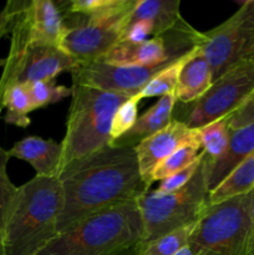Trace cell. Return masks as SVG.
Here are the masks:
<instances>
[{
    "instance_id": "f546056e",
    "label": "cell",
    "mask_w": 254,
    "mask_h": 255,
    "mask_svg": "<svg viewBox=\"0 0 254 255\" xmlns=\"http://www.w3.org/2000/svg\"><path fill=\"white\" fill-rule=\"evenodd\" d=\"M246 255H254V189L252 191L251 216H249V231L248 241H247Z\"/></svg>"
},
{
    "instance_id": "d4e9b609",
    "label": "cell",
    "mask_w": 254,
    "mask_h": 255,
    "mask_svg": "<svg viewBox=\"0 0 254 255\" xmlns=\"http://www.w3.org/2000/svg\"><path fill=\"white\" fill-rule=\"evenodd\" d=\"M26 89L34 111L49 106V105L56 104L66 99L67 96H71V87L55 84V80L34 82V84L26 85Z\"/></svg>"
},
{
    "instance_id": "f1b7e54d",
    "label": "cell",
    "mask_w": 254,
    "mask_h": 255,
    "mask_svg": "<svg viewBox=\"0 0 254 255\" xmlns=\"http://www.w3.org/2000/svg\"><path fill=\"white\" fill-rule=\"evenodd\" d=\"M229 127L232 131L234 129L242 128V127L247 126L249 124L254 122V92L251 95L246 104L242 107H239L234 114H232L228 117Z\"/></svg>"
},
{
    "instance_id": "7402d4cb",
    "label": "cell",
    "mask_w": 254,
    "mask_h": 255,
    "mask_svg": "<svg viewBox=\"0 0 254 255\" xmlns=\"http://www.w3.org/2000/svg\"><path fill=\"white\" fill-rule=\"evenodd\" d=\"M194 226L184 227L149 242H143L137 248L136 255H173L189 243Z\"/></svg>"
},
{
    "instance_id": "6da1fadb",
    "label": "cell",
    "mask_w": 254,
    "mask_h": 255,
    "mask_svg": "<svg viewBox=\"0 0 254 255\" xmlns=\"http://www.w3.org/2000/svg\"><path fill=\"white\" fill-rule=\"evenodd\" d=\"M62 211L57 229L69 231L90 216L137 201L149 187L139 172L134 147L109 146L67 163L59 174Z\"/></svg>"
},
{
    "instance_id": "e0dca14e",
    "label": "cell",
    "mask_w": 254,
    "mask_h": 255,
    "mask_svg": "<svg viewBox=\"0 0 254 255\" xmlns=\"http://www.w3.org/2000/svg\"><path fill=\"white\" fill-rule=\"evenodd\" d=\"M179 0H137L128 24L146 20L153 25L154 36L174 29L183 20Z\"/></svg>"
},
{
    "instance_id": "4fadbf2b",
    "label": "cell",
    "mask_w": 254,
    "mask_h": 255,
    "mask_svg": "<svg viewBox=\"0 0 254 255\" xmlns=\"http://www.w3.org/2000/svg\"><path fill=\"white\" fill-rule=\"evenodd\" d=\"M254 153V122L231 132L228 147L221 158L208 162L203 157L204 174L209 192L213 191L239 163Z\"/></svg>"
},
{
    "instance_id": "ffe728a7",
    "label": "cell",
    "mask_w": 254,
    "mask_h": 255,
    "mask_svg": "<svg viewBox=\"0 0 254 255\" xmlns=\"http://www.w3.org/2000/svg\"><path fill=\"white\" fill-rule=\"evenodd\" d=\"M228 117L219 119L198 128L201 134L202 153L206 161H217L226 152L232 132Z\"/></svg>"
},
{
    "instance_id": "8992f818",
    "label": "cell",
    "mask_w": 254,
    "mask_h": 255,
    "mask_svg": "<svg viewBox=\"0 0 254 255\" xmlns=\"http://www.w3.org/2000/svg\"><path fill=\"white\" fill-rule=\"evenodd\" d=\"M137 0H126L119 9L99 16L64 14L59 49L79 65L99 61L120 41Z\"/></svg>"
},
{
    "instance_id": "277c9868",
    "label": "cell",
    "mask_w": 254,
    "mask_h": 255,
    "mask_svg": "<svg viewBox=\"0 0 254 255\" xmlns=\"http://www.w3.org/2000/svg\"><path fill=\"white\" fill-rule=\"evenodd\" d=\"M129 99L127 95L72 84L66 131L61 142V169L111 143L110 132L115 112Z\"/></svg>"
},
{
    "instance_id": "603a6c76",
    "label": "cell",
    "mask_w": 254,
    "mask_h": 255,
    "mask_svg": "<svg viewBox=\"0 0 254 255\" xmlns=\"http://www.w3.org/2000/svg\"><path fill=\"white\" fill-rule=\"evenodd\" d=\"M9 159V152L0 144V237L4 234L19 193V187L12 183L7 174Z\"/></svg>"
},
{
    "instance_id": "7a4b0ae2",
    "label": "cell",
    "mask_w": 254,
    "mask_h": 255,
    "mask_svg": "<svg viewBox=\"0 0 254 255\" xmlns=\"http://www.w3.org/2000/svg\"><path fill=\"white\" fill-rule=\"evenodd\" d=\"M62 203L59 177L35 176L20 186L2 234L6 255H36L56 238Z\"/></svg>"
},
{
    "instance_id": "d6a6232c",
    "label": "cell",
    "mask_w": 254,
    "mask_h": 255,
    "mask_svg": "<svg viewBox=\"0 0 254 255\" xmlns=\"http://www.w3.org/2000/svg\"><path fill=\"white\" fill-rule=\"evenodd\" d=\"M138 246H139V244H138ZM138 246L134 247V248L128 249V251H127V252H125V253H122V254H120V255H136L137 248H138Z\"/></svg>"
},
{
    "instance_id": "1f68e13d",
    "label": "cell",
    "mask_w": 254,
    "mask_h": 255,
    "mask_svg": "<svg viewBox=\"0 0 254 255\" xmlns=\"http://www.w3.org/2000/svg\"><path fill=\"white\" fill-rule=\"evenodd\" d=\"M199 253H201V251H199L197 247H194L193 244L188 243L186 247H183L181 251H178L173 255H199Z\"/></svg>"
},
{
    "instance_id": "5b68a950",
    "label": "cell",
    "mask_w": 254,
    "mask_h": 255,
    "mask_svg": "<svg viewBox=\"0 0 254 255\" xmlns=\"http://www.w3.org/2000/svg\"><path fill=\"white\" fill-rule=\"evenodd\" d=\"M208 198L209 189L202 156L199 168L183 188L168 194L147 191L137 199L143 222L144 242L153 241L177 229L196 224L208 208Z\"/></svg>"
},
{
    "instance_id": "30bf717a",
    "label": "cell",
    "mask_w": 254,
    "mask_h": 255,
    "mask_svg": "<svg viewBox=\"0 0 254 255\" xmlns=\"http://www.w3.org/2000/svg\"><path fill=\"white\" fill-rule=\"evenodd\" d=\"M77 65L57 46L31 44L10 34L9 54L4 59L0 76V99L10 86L51 81L62 72H71Z\"/></svg>"
},
{
    "instance_id": "836d02e7",
    "label": "cell",
    "mask_w": 254,
    "mask_h": 255,
    "mask_svg": "<svg viewBox=\"0 0 254 255\" xmlns=\"http://www.w3.org/2000/svg\"><path fill=\"white\" fill-rule=\"evenodd\" d=\"M0 255H6V253H5L4 243H2V237H0Z\"/></svg>"
},
{
    "instance_id": "52a82bcc",
    "label": "cell",
    "mask_w": 254,
    "mask_h": 255,
    "mask_svg": "<svg viewBox=\"0 0 254 255\" xmlns=\"http://www.w3.org/2000/svg\"><path fill=\"white\" fill-rule=\"evenodd\" d=\"M251 201L252 192L208 206L189 243L213 255H246Z\"/></svg>"
},
{
    "instance_id": "9a60e30c",
    "label": "cell",
    "mask_w": 254,
    "mask_h": 255,
    "mask_svg": "<svg viewBox=\"0 0 254 255\" xmlns=\"http://www.w3.org/2000/svg\"><path fill=\"white\" fill-rule=\"evenodd\" d=\"M213 84L212 70L206 56L197 45L184 60L181 67L174 96L183 105L201 99Z\"/></svg>"
},
{
    "instance_id": "cb8c5ba5",
    "label": "cell",
    "mask_w": 254,
    "mask_h": 255,
    "mask_svg": "<svg viewBox=\"0 0 254 255\" xmlns=\"http://www.w3.org/2000/svg\"><path fill=\"white\" fill-rule=\"evenodd\" d=\"M187 55L182 57V59H179L178 61L173 62V64H171L169 66H167L166 69H163L162 71H159L158 74H157L156 76L142 89V91L137 95V99L141 101L142 99H148V97H163L167 96V95H174L177 89V82H178L179 71H181V67L182 65H183L184 60H186Z\"/></svg>"
},
{
    "instance_id": "d6986e66",
    "label": "cell",
    "mask_w": 254,
    "mask_h": 255,
    "mask_svg": "<svg viewBox=\"0 0 254 255\" xmlns=\"http://www.w3.org/2000/svg\"><path fill=\"white\" fill-rule=\"evenodd\" d=\"M0 109L6 110L5 122L16 127L25 128L30 125V112H32L31 100L26 85L10 86L0 99Z\"/></svg>"
},
{
    "instance_id": "5bb4252c",
    "label": "cell",
    "mask_w": 254,
    "mask_h": 255,
    "mask_svg": "<svg viewBox=\"0 0 254 255\" xmlns=\"http://www.w3.org/2000/svg\"><path fill=\"white\" fill-rule=\"evenodd\" d=\"M7 152L10 157L27 162L36 171V176L59 177L62 161L61 142L27 136L17 141Z\"/></svg>"
},
{
    "instance_id": "7c38bea8",
    "label": "cell",
    "mask_w": 254,
    "mask_h": 255,
    "mask_svg": "<svg viewBox=\"0 0 254 255\" xmlns=\"http://www.w3.org/2000/svg\"><path fill=\"white\" fill-rule=\"evenodd\" d=\"M199 137L198 128H191L184 122L173 119L164 128L136 144L137 161L139 172L148 187H151V177L156 167L173 153L178 147Z\"/></svg>"
},
{
    "instance_id": "2e32d148",
    "label": "cell",
    "mask_w": 254,
    "mask_h": 255,
    "mask_svg": "<svg viewBox=\"0 0 254 255\" xmlns=\"http://www.w3.org/2000/svg\"><path fill=\"white\" fill-rule=\"evenodd\" d=\"M176 102L177 100L174 95L161 97L157 104H154L151 109L147 110L143 115L137 119L136 124L128 132L110 144L120 147H136V144H138L139 142L171 124L173 120V110Z\"/></svg>"
},
{
    "instance_id": "44dd1931",
    "label": "cell",
    "mask_w": 254,
    "mask_h": 255,
    "mask_svg": "<svg viewBox=\"0 0 254 255\" xmlns=\"http://www.w3.org/2000/svg\"><path fill=\"white\" fill-rule=\"evenodd\" d=\"M199 149H202L201 134H199V137L194 138L193 141L182 144L173 153L169 154L162 163H159L153 171V173H152L151 183L157 181H163V179L168 178L172 174L182 171L186 167H188L189 164L196 162L198 159L199 154H201Z\"/></svg>"
},
{
    "instance_id": "4dcf8cb0",
    "label": "cell",
    "mask_w": 254,
    "mask_h": 255,
    "mask_svg": "<svg viewBox=\"0 0 254 255\" xmlns=\"http://www.w3.org/2000/svg\"><path fill=\"white\" fill-rule=\"evenodd\" d=\"M9 34V21L4 10L0 11V39ZM0 66H4V59H0Z\"/></svg>"
},
{
    "instance_id": "4316f807",
    "label": "cell",
    "mask_w": 254,
    "mask_h": 255,
    "mask_svg": "<svg viewBox=\"0 0 254 255\" xmlns=\"http://www.w3.org/2000/svg\"><path fill=\"white\" fill-rule=\"evenodd\" d=\"M202 156H203V154H202V152H201V154H199L198 159H197L196 162H193L192 164H189L188 167H186V168L182 169V171L172 174V176H169L168 178L161 181L158 188L156 189V193L168 194V193H173V192L183 188V187L186 186V184L188 183L192 178H193V176L196 174L197 169L199 168V164H201V162H202Z\"/></svg>"
},
{
    "instance_id": "ba28073f",
    "label": "cell",
    "mask_w": 254,
    "mask_h": 255,
    "mask_svg": "<svg viewBox=\"0 0 254 255\" xmlns=\"http://www.w3.org/2000/svg\"><path fill=\"white\" fill-rule=\"evenodd\" d=\"M212 70L213 82L231 67L254 59V0L242 2L239 9L218 26L202 32L198 44Z\"/></svg>"
},
{
    "instance_id": "8fae6325",
    "label": "cell",
    "mask_w": 254,
    "mask_h": 255,
    "mask_svg": "<svg viewBox=\"0 0 254 255\" xmlns=\"http://www.w3.org/2000/svg\"><path fill=\"white\" fill-rule=\"evenodd\" d=\"M171 64L154 67L116 66L94 61L77 65L71 71L72 84L134 97L144 86Z\"/></svg>"
},
{
    "instance_id": "83f0119b",
    "label": "cell",
    "mask_w": 254,
    "mask_h": 255,
    "mask_svg": "<svg viewBox=\"0 0 254 255\" xmlns=\"http://www.w3.org/2000/svg\"><path fill=\"white\" fill-rule=\"evenodd\" d=\"M149 36H154L153 25L146 20H139V21H134L127 25V27L122 32L121 37H120V41L142 42L151 39Z\"/></svg>"
},
{
    "instance_id": "9c48e42d",
    "label": "cell",
    "mask_w": 254,
    "mask_h": 255,
    "mask_svg": "<svg viewBox=\"0 0 254 255\" xmlns=\"http://www.w3.org/2000/svg\"><path fill=\"white\" fill-rule=\"evenodd\" d=\"M254 92V59L234 65L212 84L197 101L187 105L178 121L191 128H201L211 122L231 116Z\"/></svg>"
},
{
    "instance_id": "ac0fdd59",
    "label": "cell",
    "mask_w": 254,
    "mask_h": 255,
    "mask_svg": "<svg viewBox=\"0 0 254 255\" xmlns=\"http://www.w3.org/2000/svg\"><path fill=\"white\" fill-rule=\"evenodd\" d=\"M254 189V153L239 163L213 191L209 192V206L234 197L251 193Z\"/></svg>"
},
{
    "instance_id": "3957f363",
    "label": "cell",
    "mask_w": 254,
    "mask_h": 255,
    "mask_svg": "<svg viewBox=\"0 0 254 255\" xmlns=\"http://www.w3.org/2000/svg\"><path fill=\"white\" fill-rule=\"evenodd\" d=\"M143 242V222L133 201L92 214L36 255H120Z\"/></svg>"
},
{
    "instance_id": "484cf974",
    "label": "cell",
    "mask_w": 254,
    "mask_h": 255,
    "mask_svg": "<svg viewBox=\"0 0 254 255\" xmlns=\"http://www.w3.org/2000/svg\"><path fill=\"white\" fill-rule=\"evenodd\" d=\"M138 102L139 100L136 96L131 97L126 102H124L115 112L111 124V132H110L111 142L124 136L136 124L137 119H138Z\"/></svg>"
},
{
    "instance_id": "e575fe53",
    "label": "cell",
    "mask_w": 254,
    "mask_h": 255,
    "mask_svg": "<svg viewBox=\"0 0 254 255\" xmlns=\"http://www.w3.org/2000/svg\"><path fill=\"white\" fill-rule=\"evenodd\" d=\"M0 114H1V109H0Z\"/></svg>"
}]
</instances>
